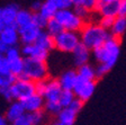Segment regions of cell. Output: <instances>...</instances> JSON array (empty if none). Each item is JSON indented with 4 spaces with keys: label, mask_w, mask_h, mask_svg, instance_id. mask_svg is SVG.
I'll list each match as a JSON object with an SVG mask.
<instances>
[{
    "label": "cell",
    "mask_w": 126,
    "mask_h": 125,
    "mask_svg": "<svg viewBox=\"0 0 126 125\" xmlns=\"http://www.w3.org/2000/svg\"><path fill=\"white\" fill-rule=\"evenodd\" d=\"M47 20H48V19L45 18L44 16L39 13V11H37V13H33V24H35L37 27H39V28L45 29Z\"/></svg>",
    "instance_id": "cell-32"
},
{
    "label": "cell",
    "mask_w": 126,
    "mask_h": 125,
    "mask_svg": "<svg viewBox=\"0 0 126 125\" xmlns=\"http://www.w3.org/2000/svg\"><path fill=\"white\" fill-rule=\"evenodd\" d=\"M53 5L58 8V10L62 9H71L73 8V1L72 0H51Z\"/></svg>",
    "instance_id": "cell-33"
},
{
    "label": "cell",
    "mask_w": 126,
    "mask_h": 125,
    "mask_svg": "<svg viewBox=\"0 0 126 125\" xmlns=\"http://www.w3.org/2000/svg\"><path fill=\"white\" fill-rule=\"evenodd\" d=\"M102 2H118L119 0H100Z\"/></svg>",
    "instance_id": "cell-45"
},
{
    "label": "cell",
    "mask_w": 126,
    "mask_h": 125,
    "mask_svg": "<svg viewBox=\"0 0 126 125\" xmlns=\"http://www.w3.org/2000/svg\"><path fill=\"white\" fill-rule=\"evenodd\" d=\"M21 76L34 82L50 78V69L47 61L35 57H25V65Z\"/></svg>",
    "instance_id": "cell-3"
},
{
    "label": "cell",
    "mask_w": 126,
    "mask_h": 125,
    "mask_svg": "<svg viewBox=\"0 0 126 125\" xmlns=\"http://www.w3.org/2000/svg\"><path fill=\"white\" fill-rule=\"evenodd\" d=\"M11 95L14 100H24L27 97L36 92V86L34 81L29 80L23 76L17 77L16 81L10 86Z\"/></svg>",
    "instance_id": "cell-6"
},
{
    "label": "cell",
    "mask_w": 126,
    "mask_h": 125,
    "mask_svg": "<svg viewBox=\"0 0 126 125\" xmlns=\"http://www.w3.org/2000/svg\"><path fill=\"white\" fill-rule=\"evenodd\" d=\"M51 125H66V124H64V123H62V122H60V121L56 120L55 122H53Z\"/></svg>",
    "instance_id": "cell-44"
},
{
    "label": "cell",
    "mask_w": 126,
    "mask_h": 125,
    "mask_svg": "<svg viewBox=\"0 0 126 125\" xmlns=\"http://www.w3.org/2000/svg\"><path fill=\"white\" fill-rule=\"evenodd\" d=\"M63 107L61 106L59 100H46L45 102V106H44V110L46 112L47 115L51 116H56L59 113L61 112Z\"/></svg>",
    "instance_id": "cell-26"
},
{
    "label": "cell",
    "mask_w": 126,
    "mask_h": 125,
    "mask_svg": "<svg viewBox=\"0 0 126 125\" xmlns=\"http://www.w3.org/2000/svg\"><path fill=\"white\" fill-rule=\"evenodd\" d=\"M55 18L60 21L63 28L66 29V31L80 32L83 27V25L86 24V21L76 14L73 8L58 10V13L55 15Z\"/></svg>",
    "instance_id": "cell-5"
},
{
    "label": "cell",
    "mask_w": 126,
    "mask_h": 125,
    "mask_svg": "<svg viewBox=\"0 0 126 125\" xmlns=\"http://www.w3.org/2000/svg\"><path fill=\"white\" fill-rule=\"evenodd\" d=\"M78 77L87 80H97V74H96V67L91 63H86L83 65H80L77 68Z\"/></svg>",
    "instance_id": "cell-21"
},
{
    "label": "cell",
    "mask_w": 126,
    "mask_h": 125,
    "mask_svg": "<svg viewBox=\"0 0 126 125\" xmlns=\"http://www.w3.org/2000/svg\"><path fill=\"white\" fill-rule=\"evenodd\" d=\"M19 36H20V43L21 45L26 44H34L37 41L38 36L43 32L42 28L37 27L35 24H31L28 26H25L23 28H18Z\"/></svg>",
    "instance_id": "cell-9"
},
{
    "label": "cell",
    "mask_w": 126,
    "mask_h": 125,
    "mask_svg": "<svg viewBox=\"0 0 126 125\" xmlns=\"http://www.w3.org/2000/svg\"><path fill=\"white\" fill-rule=\"evenodd\" d=\"M9 124V122L7 121V118L5 117V116H1L0 115V125H8Z\"/></svg>",
    "instance_id": "cell-43"
},
{
    "label": "cell",
    "mask_w": 126,
    "mask_h": 125,
    "mask_svg": "<svg viewBox=\"0 0 126 125\" xmlns=\"http://www.w3.org/2000/svg\"><path fill=\"white\" fill-rule=\"evenodd\" d=\"M10 125H34V124H33V121H32L31 114L29 113H25L21 117L11 122Z\"/></svg>",
    "instance_id": "cell-34"
},
{
    "label": "cell",
    "mask_w": 126,
    "mask_h": 125,
    "mask_svg": "<svg viewBox=\"0 0 126 125\" xmlns=\"http://www.w3.org/2000/svg\"><path fill=\"white\" fill-rule=\"evenodd\" d=\"M31 117L33 121V124L34 125H43L46 121L47 114L44 109L43 110H38V112L35 113H31Z\"/></svg>",
    "instance_id": "cell-30"
},
{
    "label": "cell",
    "mask_w": 126,
    "mask_h": 125,
    "mask_svg": "<svg viewBox=\"0 0 126 125\" xmlns=\"http://www.w3.org/2000/svg\"><path fill=\"white\" fill-rule=\"evenodd\" d=\"M39 13L42 14L46 19H51L53 17H55V15L58 13V8L53 5L51 0H45V1H43Z\"/></svg>",
    "instance_id": "cell-24"
},
{
    "label": "cell",
    "mask_w": 126,
    "mask_h": 125,
    "mask_svg": "<svg viewBox=\"0 0 126 125\" xmlns=\"http://www.w3.org/2000/svg\"><path fill=\"white\" fill-rule=\"evenodd\" d=\"M121 54V39L116 37H110L101 45L92 51V57L94 62L106 63L111 67L116 64Z\"/></svg>",
    "instance_id": "cell-2"
},
{
    "label": "cell",
    "mask_w": 126,
    "mask_h": 125,
    "mask_svg": "<svg viewBox=\"0 0 126 125\" xmlns=\"http://www.w3.org/2000/svg\"><path fill=\"white\" fill-rule=\"evenodd\" d=\"M81 43L91 51L101 46L108 38L111 37L110 32L104 28L98 21H86L82 29L79 32Z\"/></svg>",
    "instance_id": "cell-1"
},
{
    "label": "cell",
    "mask_w": 126,
    "mask_h": 125,
    "mask_svg": "<svg viewBox=\"0 0 126 125\" xmlns=\"http://www.w3.org/2000/svg\"><path fill=\"white\" fill-rule=\"evenodd\" d=\"M8 49H9V46H8L7 44H5V43L0 39V55H5Z\"/></svg>",
    "instance_id": "cell-41"
},
{
    "label": "cell",
    "mask_w": 126,
    "mask_h": 125,
    "mask_svg": "<svg viewBox=\"0 0 126 125\" xmlns=\"http://www.w3.org/2000/svg\"><path fill=\"white\" fill-rule=\"evenodd\" d=\"M21 54L24 57H35V59H39V60L47 61L48 56H50V52L44 51L41 47H38L36 44H26L23 45L20 47Z\"/></svg>",
    "instance_id": "cell-15"
},
{
    "label": "cell",
    "mask_w": 126,
    "mask_h": 125,
    "mask_svg": "<svg viewBox=\"0 0 126 125\" xmlns=\"http://www.w3.org/2000/svg\"><path fill=\"white\" fill-rule=\"evenodd\" d=\"M96 87H97V80H87V79L78 77L73 91L77 98L81 99L82 102L86 103L92 97L94 90H96Z\"/></svg>",
    "instance_id": "cell-8"
},
{
    "label": "cell",
    "mask_w": 126,
    "mask_h": 125,
    "mask_svg": "<svg viewBox=\"0 0 126 125\" xmlns=\"http://www.w3.org/2000/svg\"><path fill=\"white\" fill-rule=\"evenodd\" d=\"M58 80L60 82L62 89H64V90H73L76 82L78 80V72H77V70H72V69L65 70L59 76Z\"/></svg>",
    "instance_id": "cell-16"
},
{
    "label": "cell",
    "mask_w": 126,
    "mask_h": 125,
    "mask_svg": "<svg viewBox=\"0 0 126 125\" xmlns=\"http://www.w3.org/2000/svg\"><path fill=\"white\" fill-rule=\"evenodd\" d=\"M25 113H26V110H25L23 103L20 100H13V102H10L7 110H6L5 117L7 118L8 122L11 123L15 120H17V118L21 117Z\"/></svg>",
    "instance_id": "cell-17"
},
{
    "label": "cell",
    "mask_w": 126,
    "mask_h": 125,
    "mask_svg": "<svg viewBox=\"0 0 126 125\" xmlns=\"http://www.w3.org/2000/svg\"><path fill=\"white\" fill-rule=\"evenodd\" d=\"M17 77L15 74L8 71V72H1L0 73V87H10L16 81Z\"/></svg>",
    "instance_id": "cell-29"
},
{
    "label": "cell",
    "mask_w": 126,
    "mask_h": 125,
    "mask_svg": "<svg viewBox=\"0 0 126 125\" xmlns=\"http://www.w3.org/2000/svg\"><path fill=\"white\" fill-rule=\"evenodd\" d=\"M76 98L77 97H76V94H74L73 90H64V89H63L62 92H61V96H60L59 102H60L61 106L64 108V107L70 106Z\"/></svg>",
    "instance_id": "cell-27"
},
{
    "label": "cell",
    "mask_w": 126,
    "mask_h": 125,
    "mask_svg": "<svg viewBox=\"0 0 126 125\" xmlns=\"http://www.w3.org/2000/svg\"><path fill=\"white\" fill-rule=\"evenodd\" d=\"M31 24H33V11L31 9H19L16 18L17 28H23Z\"/></svg>",
    "instance_id": "cell-22"
},
{
    "label": "cell",
    "mask_w": 126,
    "mask_h": 125,
    "mask_svg": "<svg viewBox=\"0 0 126 125\" xmlns=\"http://www.w3.org/2000/svg\"><path fill=\"white\" fill-rule=\"evenodd\" d=\"M71 55H72V62L78 68L80 65H83L86 63L90 62L92 57V51L87 46H84L82 43H80L77 46V49L71 53Z\"/></svg>",
    "instance_id": "cell-10"
},
{
    "label": "cell",
    "mask_w": 126,
    "mask_h": 125,
    "mask_svg": "<svg viewBox=\"0 0 126 125\" xmlns=\"http://www.w3.org/2000/svg\"><path fill=\"white\" fill-rule=\"evenodd\" d=\"M77 113L73 112L70 107H64L61 109V112L56 115V120L64 123L66 125H73L77 120Z\"/></svg>",
    "instance_id": "cell-23"
},
{
    "label": "cell",
    "mask_w": 126,
    "mask_h": 125,
    "mask_svg": "<svg viewBox=\"0 0 126 125\" xmlns=\"http://www.w3.org/2000/svg\"><path fill=\"white\" fill-rule=\"evenodd\" d=\"M98 23L101 25L104 28L108 29L109 31L110 28H111V26H113L114 24V20H115L116 17H107V16H100V17H98Z\"/></svg>",
    "instance_id": "cell-36"
},
{
    "label": "cell",
    "mask_w": 126,
    "mask_h": 125,
    "mask_svg": "<svg viewBox=\"0 0 126 125\" xmlns=\"http://www.w3.org/2000/svg\"><path fill=\"white\" fill-rule=\"evenodd\" d=\"M72 1H73V7L74 6H84L92 11L94 10V7L98 2V0H72Z\"/></svg>",
    "instance_id": "cell-35"
},
{
    "label": "cell",
    "mask_w": 126,
    "mask_h": 125,
    "mask_svg": "<svg viewBox=\"0 0 126 125\" xmlns=\"http://www.w3.org/2000/svg\"><path fill=\"white\" fill-rule=\"evenodd\" d=\"M42 3L43 1H35L34 3H32L31 6V10L33 13H37V11L41 10V7H42Z\"/></svg>",
    "instance_id": "cell-40"
},
{
    "label": "cell",
    "mask_w": 126,
    "mask_h": 125,
    "mask_svg": "<svg viewBox=\"0 0 126 125\" xmlns=\"http://www.w3.org/2000/svg\"><path fill=\"white\" fill-rule=\"evenodd\" d=\"M35 44L38 47H41L44 51L47 52H52L53 50H55L54 47V37L52 35H50L45 29H43V32L41 33V35L38 36L37 41L35 42Z\"/></svg>",
    "instance_id": "cell-20"
},
{
    "label": "cell",
    "mask_w": 126,
    "mask_h": 125,
    "mask_svg": "<svg viewBox=\"0 0 126 125\" xmlns=\"http://www.w3.org/2000/svg\"><path fill=\"white\" fill-rule=\"evenodd\" d=\"M83 105H84V102H82L81 99H79V98H76L69 107H70L73 112H76L77 114H79V113L81 112L82 108H83Z\"/></svg>",
    "instance_id": "cell-38"
},
{
    "label": "cell",
    "mask_w": 126,
    "mask_h": 125,
    "mask_svg": "<svg viewBox=\"0 0 126 125\" xmlns=\"http://www.w3.org/2000/svg\"><path fill=\"white\" fill-rule=\"evenodd\" d=\"M5 23H3V19H2V15H1V8H0V33H1V31H2L3 28H5Z\"/></svg>",
    "instance_id": "cell-42"
},
{
    "label": "cell",
    "mask_w": 126,
    "mask_h": 125,
    "mask_svg": "<svg viewBox=\"0 0 126 125\" xmlns=\"http://www.w3.org/2000/svg\"><path fill=\"white\" fill-rule=\"evenodd\" d=\"M118 16H125L126 17V0L118 1Z\"/></svg>",
    "instance_id": "cell-39"
},
{
    "label": "cell",
    "mask_w": 126,
    "mask_h": 125,
    "mask_svg": "<svg viewBox=\"0 0 126 125\" xmlns=\"http://www.w3.org/2000/svg\"><path fill=\"white\" fill-rule=\"evenodd\" d=\"M63 29H64L63 26L61 25V23L55 18V17L48 19V20H47V24H46V27H45V31H46L50 35H52L53 37L56 36L58 34H60Z\"/></svg>",
    "instance_id": "cell-25"
},
{
    "label": "cell",
    "mask_w": 126,
    "mask_h": 125,
    "mask_svg": "<svg viewBox=\"0 0 126 125\" xmlns=\"http://www.w3.org/2000/svg\"><path fill=\"white\" fill-rule=\"evenodd\" d=\"M113 69V67L109 64H106V63H98L96 65V74H97V80L104 78V77L109 72L110 70Z\"/></svg>",
    "instance_id": "cell-31"
},
{
    "label": "cell",
    "mask_w": 126,
    "mask_h": 125,
    "mask_svg": "<svg viewBox=\"0 0 126 125\" xmlns=\"http://www.w3.org/2000/svg\"><path fill=\"white\" fill-rule=\"evenodd\" d=\"M73 10L76 11V14L82 18L84 21H90L92 20V16L94 15V13L92 10H90L89 8L84 7V6H74Z\"/></svg>",
    "instance_id": "cell-28"
},
{
    "label": "cell",
    "mask_w": 126,
    "mask_h": 125,
    "mask_svg": "<svg viewBox=\"0 0 126 125\" xmlns=\"http://www.w3.org/2000/svg\"><path fill=\"white\" fill-rule=\"evenodd\" d=\"M5 56L7 59L9 71L16 77L21 76L24 71V65H25V57L21 54L20 47H18V45L10 46L7 50Z\"/></svg>",
    "instance_id": "cell-7"
},
{
    "label": "cell",
    "mask_w": 126,
    "mask_h": 125,
    "mask_svg": "<svg viewBox=\"0 0 126 125\" xmlns=\"http://www.w3.org/2000/svg\"><path fill=\"white\" fill-rule=\"evenodd\" d=\"M110 35L113 37L121 39L126 32V17L125 16H117L114 20L111 28L109 29Z\"/></svg>",
    "instance_id": "cell-19"
},
{
    "label": "cell",
    "mask_w": 126,
    "mask_h": 125,
    "mask_svg": "<svg viewBox=\"0 0 126 125\" xmlns=\"http://www.w3.org/2000/svg\"><path fill=\"white\" fill-rule=\"evenodd\" d=\"M62 90L63 89L58 79L48 78L46 83V88L43 92V97H44L45 102L46 100H59Z\"/></svg>",
    "instance_id": "cell-13"
},
{
    "label": "cell",
    "mask_w": 126,
    "mask_h": 125,
    "mask_svg": "<svg viewBox=\"0 0 126 125\" xmlns=\"http://www.w3.org/2000/svg\"><path fill=\"white\" fill-rule=\"evenodd\" d=\"M0 96L7 102H13L14 100L10 87H0Z\"/></svg>",
    "instance_id": "cell-37"
},
{
    "label": "cell",
    "mask_w": 126,
    "mask_h": 125,
    "mask_svg": "<svg viewBox=\"0 0 126 125\" xmlns=\"http://www.w3.org/2000/svg\"><path fill=\"white\" fill-rule=\"evenodd\" d=\"M94 15L98 17L107 16V17H117L118 16V2H102L98 0L94 10Z\"/></svg>",
    "instance_id": "cell-14"
},
{
    "label": "cell",
    "mask_w": 126,
    "mask_h": 125,
    "mask_svg": "<svg viewBox=\"0 0 126 125\" xmlns=\"http://www.w3.org/2000/svg\"><path fill=\"white\" fill-rule=\"evenodd\" d=\"M19 9V6L16 3H9L6 7L1 8V15L6 26H16V18Z\"/></svg>",
    "instance_id": "cell-18"
},
{
    "label": "cell",
    "mask_w": 126,
    "mask_h": 125,
    "mask_svg": "<svg viewBox=\"0 0 126 125\" xmlns=\"http://www.w3.org/2000/svg\"><path fill=\"white\" fill-rule=\"evenodd\" d=\"M80 43L81 41H80L79 32L63 29L60 34L54 36L55 50L60 53H64V54H71Z\"/></svg>",
    "instance_id": "cell-4"
},
{
    "label": "cell",
    "mask_w": 126,
    "mask_h": 125,
    "mask_svg": "<svg viewBox=\"0 0 126 125\" xmlns=\"http://www.w3.org/2000/svg\"><path fill=\"white\" fill-rule=\"evenodd\" d=\"M0 39L8 46H17L20 43L18 28L16 26H5L0 33Z\"/></svg>",
    "instance_id": "cell-12"
},
{
    "label": "cell",
    "mask_w": 126,
    "mask_h": 125,
    "mask_svg": "<svg viewBox=\"0 0 126 125\" xmlns=\"http://www.w3.org/2000/svg\"><path fill=\"white\" fill-rule=\"evenodd\" d=\"M23 103L24 107H25V110L26 113H35V112H38V110H43L44 109V106H45V99L42 95L37 94H33L32 96L27 97L26 99L21 100Z\"/></svg>",
    "instance_id": "cell-11"
}]
</instances>
